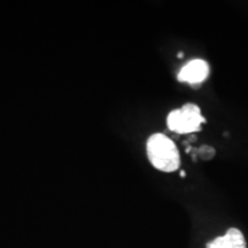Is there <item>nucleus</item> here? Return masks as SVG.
<instances>
[{
	"mask_svg": "<svg viewBox=\"0 0 248 248\" xmlns=\"http://www.w3.org/2000/svg\"><path fill=\"white\" fill-rule=\"evenodd\" d=\"M146 148L148 159L157 170L172 172L179 168L181 156L178 148L167 136L162 133L152 135L147 140Z\"/></svg>",
	"mask_w": 248,
	"mask_h": 248,
	"instance_id": "nucleus-1",
	"label": "nucleus"
},
{
	"mask_svg": "<svg viewBox=\"0 0 248 248\" xmlns=\"http://www.w3.org/2000/svg\"><path fill=\"white\" fill-rule=\"evenodd\" d=\"M202 123H206V119L195 104H185L181 109L170 111L167 117L169 130L179 135L200 131Z\"/></svg>",
	"mask_w": 248,
	"mask_h": 248,
	"instance_id": "nucleus-2",
	"label": "nucleus"
},
{
	"mask_svg": "<svg viewBox=\"0 0 248 248\" xmlns=\"http://www.w3.org/2000/svg\"><path fill=\"white\" fill-rule=\"evenodd\" d=\"M209 64L201 59H194L185 64L178 73L179 82L188 84H200L209 76Z\"/></svg>",
	"mask_w": 248,
	"mask_h": 248,
	"instance_id": "nucleus-3",
	"label": "nucleus"
},
{
	"mask_svg": "<svg viewBox=\"0 0 248 248\" xmlns=\"http://www.w3.org/2000/svg\"><path fill=\"white\" fill-rule=\"evenodd\" d=\"M207 248H246L244 235L238 229H230L223 237L216 238Z\"/></svg>",
	"mask_w": 248,
	"mask_h": 248,
	"instance_id": "nucleus-4",
	"label": "nucleus"
},
{
	"mask_svg": "<svg viewBox=\"0 0 248 248\" xmlns=\"http://www.w3.org/2000/svg\"><path fill=\"white\" fill-rule=\"evenodd\" d=\"M193 152H194V160L197 159V157H195L197 155H199L202 160H210L215 156V150H214L213 147L207 146V145L198 148V150H193Z\"/></svg>",
	"mask_w": 248,
	"mask_h": 248,
	"instance_id": "nucleus-5",
	"label": "nucleus"
},
{
	"mask_svg": "<svg viewBox=\"0 0 248 248\" xmlns=\"http://www.w3.org/2000/svg\"><path fill=\"white\" fill-rule=\"evenodd\" d=\"M181 176H182V177H185V176H186V172L184 171V170H182V171H181Z\"/></svg>",
	"mask_w": 248,
	"mask_h": 248,
	"instance_id": "nucleus-6",
	"label": "nucleus"
},
{
	"mask_svg": "<svg viewBox=\"0 0 248 248\" xmlns=\"http://www.w3.org/2000/svg\"><path fill=\"white\" fill-rule=\"evenodd\" d=\"M183 57H184V54H183V53H178V58H183Z\"/></svg>",
	"mask_w": 248,
	"mask_h": 248,
	"instance_id": "nucleus-7",
	"label": "nucleus"
}]
</instances>
